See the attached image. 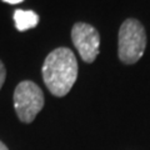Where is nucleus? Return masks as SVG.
I'll return each mask as SVG.
<instances>
[{"mask_svg":"<svg viewBox=\"0 0 150 150\" xmlns=\"http://www.w3.org/2000/svg\"><path fill=\"white\" fill-rule=\"evenodd\" d=\"M43 80L54 96L63 98L78 79V60L69 48H56L45 58Z\"/></svg>","mask_w":150,"mask_h":150,"instance_id":"1","label":"nucleus"},{"mask_svg":"<svg viewBox=\"0 0 150 150\" xmlns=\"http://www.w3.org/2000/svg\"><path fill=\"white\" fill-rule=\"evenodd\" d=\"M118 55L124 64H135L144 55L146 33L137 19H126L121 24L118 36Z\"/></svg>","mask_w":150,"mask_h":150,"instance_id":"2","label":"nucleus"},{"mask_svg":"<svg viewBox=\"0 0 150 150\" xmlns=\"http://www.w3.org/2000/svg\"><path fill=\"white\" fill-rule=\"evenodd\" d=\"M44 108V94L34 81L24 80L14 90V109L21 123L30 124Z\"/></svg>","mask_w":150,"mask_h":150,"instance_id":"3","label":"nucleus"},{"mask_svg":"<svg viewBox=\"0 0 150 150\" xmlns=\"http://www.w3.org/2000/svg\"><path fill=\"white\" fill-rule=\"evenodd\" d=\"M71 40L80 58L85 63H93L99 55L100 35L98 30L86 23H76L71 30Z\"/></svg>","mask_w":150,"mask_h":150,"instance_id":"4","label":"nucleus"},{"mask_svg":"<svg viewBox=\"0 0 150 150\" xmlns=\"http://www.w3.org/2000/svg\"><path fill=\"white\" fill-rule=\"evenodd\" d=\"M14 21H15V26L19 31H25L33 29L38 25L39 16H38L36 13L31 10H20V9H18L14 13Z\"/></svg>","mask_w":150,"mask_h":150,"instance_id":"5","label":"nucleus"},{"mask_svg":"<svg viewBox=\"0 0 150 150\" xmlns=\"http://www.w3.org/2000/svg\"><path fill=\"white\" fill-rule=\"evenodd\" d=\"M5 78H6V69L4 67L3 62L0 60V89L3 88L4 83H5Z\"/></svg>","mask_w":150,"mask_h":150,"instance_id":"6","label":"nucleus"},{"mask_svg":"<svg viewBox=\"0 0 150 150\" xmlns=\"http://www.w3.org/2000/svg\"><path fill=\"white\" fill-rule=\"evenodd\" d=\"M4 3H8V4H19V3H21L23 0H3Z\"/></svg>","mask_w":150,"mask_h":150,"instance_id":"7","label":"nucleus"},{"mask_svg":"<svg viewBox=\"0 0 150 150\" xmlns=\"http://www.w3.org/2000/svg\"><path fill=\"white\" fill-rule=\"evenodd\" d=\"M0 150H9L8 146H6V145L4 144L3 142H0Z\"/></svg>","mask_w":150,"mask_h":150,"instance_id":"8","label":"nucleus"}]
</instances>
